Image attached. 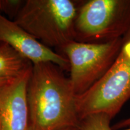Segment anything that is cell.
I'll list each match as a JSON object with an SVG mask.
<instances>
[{"label": "cell", "mask_w": 130, "mask_h": 130, "mask_svg": "<svg viewBox=\"0 0 130 130\" xmlns=\"http://www.w3.org/2000/svg\"><path fill=\"white\" fill-rule=\"evenodd\" d=\"M79 4L72 0H25L13 21L42 44L60 51L74 41Z\"/></svg>", "instance_id": "2"}, {"label": "cell", "mask_w": 130, "mask_h": 130, "mask_svg": "<svg viewBox=\"0 0 130 130\" xmlns=\"http://www.w3.org/2000/svg\"><path fill=\"white\" fill-rule=\"evenodd\" d=\"M128 127H130V117L126 119H123L122 121L119 122L113 126V129H125Z\"/></svg>", "instance_id": "11"}, {"label": "cell", "mask_w": 130, "mask_h": 130, "mask_svg": "<svg viewBox=\"0 0 130 130\" xmlns=\"http://www.w3.org/2000/svg\"><path fill=\"white\" fill-rule=\"evenodd\" d=\"M111 119L105 113H95L80 121L79 130H113L110 126ZM122 130H130V127Z\"/></svg>", "instance_id": "9"}, {"label": "cell", "mask_w": 130, "mask_h": 130, "mask_svg": "<svg viewBox=\"0 0 130 130\" xmlns=\"http://www.w3.org/2000/svg\"><path fill=\"white\" fill-rule=\"evenodd\" d=\"M130 99V30L123 37L121 50L108 72L87 92L76 96L79 120L95 113L111 119Z\"/></svg>", "instance_id": "3"}, {"label": "cell", "mask_w": 130, "mask_h": 130, "mask_svg": "<svg viewBox=\"0 0 130 130\" xmlns=\"http://www.w3.org/2000/svg\"><path fill=\"white\" fill-rule=\"evenodd\" d=\"M123 37L103 43L72 41L60 50L69 63V79L76 96L81 95L96 83L116 60Z\"/></svg>", "instance_id": "5"}, {"label": "cell", "mask_w": 130, "mask_h": 130, "mask_svg": "<svg viewBox=\"0 0 130 130\" xmlns=\"http://www.w3.org/2000/svg\"><path fill=\"white\" fill-rule=\"evenodd\" d=\"M25 2V0H0V13H4L10 20L14 21Z\"/></svg>", "instance_id": "10"}, {"label": "cell", "mask_w": 130, "mask_h": 130, "mask_svg": "<svg viewBox=\"0 0 130 130\" xmlns=\"http://www.w3.org/2000/svg\"><path fill=\"white\" fill-rule=\"evenodd\" d=\"M62 130H79V127H71V128H68L63 129Z\"/></svg>", "instance_id": "13"}, {"label": "cell", "mask_w": 130, "mask_h": 130, "mask_svg": "<svg viewBox=\"0 0 130 130\" xmlns=\"http://www.w3.org/2000/svg\"><path fill=\"white\" fill-rule=\"evenodd\" d=\"M9 80H6V79H0V87L4 85V84H6V83Z\"/></svg>", "instance_id": "12"}, {"label": "cell", "mask_w": 130, "mask_h": 130, "mask_svg": "<svg viewBox=\"0 0 130 130\" xmlns=\"http://www.w3.org/2000/svg\"><path fill=\"white\" fill-rule=\"evenodd\" d=\"M64 71L51 62L32 64L27 87L32 130L79 127L76 95Z\"/></svg>", "instance_id": "1"}, {"label": "cell", "mask_w": 130, "mask_h": 130, "mask_svg": "<svg viewBox=\"0 0 130 130\" xmlns=\"http://www.w3.org/2000/svg\"><path fill=\"white\" fill-rule=\"evenodd\" d=\"M130 30V0L80 1L74 40L103 43L122 38Z\"/></svg>", "instance_id": "4"}, {"label": "cell", "mask_w": 130, "mask_h": 130, "mask_svg": "<svg viewBox=\"0 0 130 130\" xmlns=\"http://www.w3.org/2000/svg\"><path fill=\"white\" fill-rule=\"evenodd\" d=\"M32 66V63L12 46L0 42V79L11 80Z\"/></svg>", "instance_id": "8"}, {"label": "cell", "mask_w": 130, "mask_h": 130, "mask_svg": "<svg viewBox=\"0 0 130 130\" xmlns=\"http://www.w3.org/2000/svg\"><path fill=\"white\" fill-rule=\"evenodd\" d=\"M32 69L0 87V130H32L27 101Z\"/></svg>", "instance_id": "6"}, {"label": "cell", "mask_w": 130, "mask_h": 130, "mask_svg": "<svg viewBox=\"0 0 130 130\" xmlns=\"http://www.w3.org/2000/svg\"><path fill=\"white\" fill-rule=\"evenodd\" d=\"M0 42L12 46L32 64L43 62L54 63L69 71V63L64 56L42 44L13 21L0 13Z\"/></svg>", "instance_id": "7"}]
</instances>
